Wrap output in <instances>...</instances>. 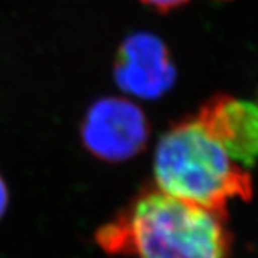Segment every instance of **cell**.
Listing matches in <instances>:
<instances>
[{"mask_svg":"<svg viewBox=\"0 0 258 258\" xmlns=\"http://www.w3.org/2000/svg\"><path fill=\"white\" fill-rule=\"evenodd\" d=\"M195 118L238 165L248 168L257 162V103L218 95L207 102Z\"/></svg>","mask_w":258,"mask_h":258,"instance_id":"cell-5","label":"cell"},{"mask_svg":"<svg viewBox=\"0 0 258 258\" xmlns=\"http://www.w3.org/2000/svg\"><path fill=\"white\" fill-rule=\"evenodd\" d=\"M227 217L148 188L103 224L96 244L112 258H228Z\"/></svg>","mask_w":258,"mask_h":258,"instance_id":"cell-1","label":"cell"},{"mask_svg":"<svg viewBox=\"0 0 258 258\" xmlns=\"http://www.w3.org/2000/svg\"><path fill=\"white\" fill-rule=\"evenodd\" d=\"M82 142L93 157L123 162L137 157L149 138V123L131 99L111 96L93 103L82 122Z\"/></svg>","mask_w":258,"mask_h":258,"instance_id":"cell-3","label":"cell"},{"mask_svg":"<svg viewBox=\"0 0 258 258\" xmlns=\"http://www.w3.org/2000/svg\"><path fill=\"white\" fill-rule=\"evenodd\" d=\"M154 176L161 191L228 217L232 200L249 201L252 178L232 161L197 118L174 125L159 139Z\"/></svg>","mask_w":258,"mask_h":258,"instance_id":"cell-2","label":"cell"},{"mask_svg":"<svg viewBox=\"0 0 258 258\" xmlns=\"http://www.w3.org/2000/svg\"><path fill=\"white\" fill-rule=\"evenodd\" d=\"M115 81L123 92L139 99H158L175 81V66L164 42L152 33H134L120 46Z\"/></svg>","mask_w":258,"mask_h":258,"instance_id":"cell-4","label":"cell"},{"mask_svg":"<svg viewBox=\"0 0 258 258\" xmlns=\"http://www.w3.org/2000/svg\"><path fill=\"white\" fill-rule=\"evenodd\" d=\"M8 205H9V189L6 181L0 175V220L8 210Z\"/></svg>","mask_w":258,"mask_h":258,"instance_id":"cell-7","label":"cell"},{"mask_svg":"<svg viewBox=\"0 0 258 258\" xmlns=\"http://www.w3.org/2000/svg\"><path fill=\"white\" fill-rule=\"evenodd\" d=\"M142 2L152 6V8H155V9L169 10L184 5L186 0H142Z\"/></svg>","mask_w":258,"mask_h":258,"instance_id":"cell-6","label":"cell"}]
</instances>
